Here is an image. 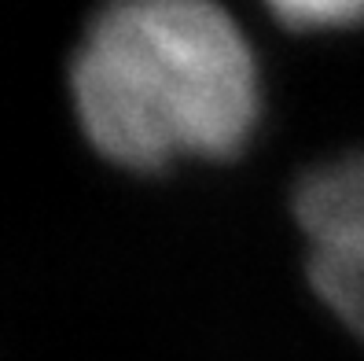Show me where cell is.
<instances>
[{"label": "cell", "instance_id": "6da1fadb", "mask_svg": "<svg viewBox=\"0 0 364 361\" xmlns=\"http://www.w3.org/2000/svg\"><path fill=\"white\" fill-rule=\"evenodd\" d=\"M74 111L129 169L225 159L258 122V63L213 0H107L70 67Z\"/></svg>", "mask_w": 364, "mask_h": 361}, {"label": "cell", "instance_id": "7a4b0ae2", "mask_svg": "<svg viewBox=\"0 0 364 361\" xmlns=\"http://www.w3.org/2000/svg\"><path fill=\"white\" fill-rule=\"evenodd\" d=\"M309 236L313 288L357 335H364V155L313 169L294 199Z\"/></svg>", "mask_w": 364, "mask_h": 361}, {"label": "cell", "instance_id": "3957f363", "mask_svg": "<svg viewBox=\"0 0 364 361\" xmlns=\"http://www.w3.org/2000/svg\"><path fill=\"white\" fill-rule=\"evenodd\" d=\"M276 19L298 30H342L364 23V0H265Z\"/></svg>", "mask_w": 364, "mask_h": 361}]
</instances>
